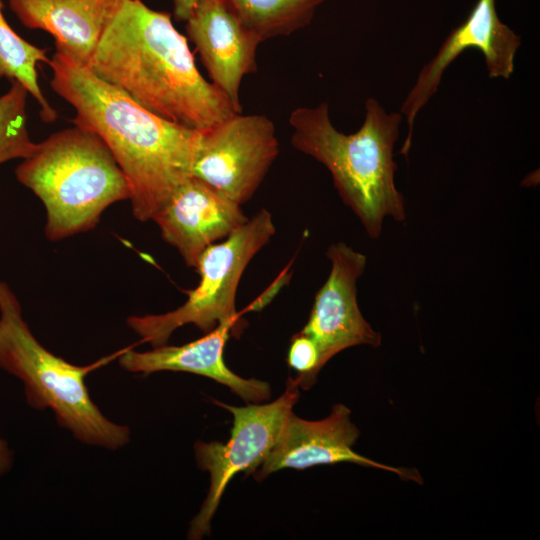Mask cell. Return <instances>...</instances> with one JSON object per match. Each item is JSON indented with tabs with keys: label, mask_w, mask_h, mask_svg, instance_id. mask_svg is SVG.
<instances>
[{
	"label": "cell",
	"mask_w": 540,
	"mask_h": 540,
	"mask_svg": "<svg viewBox=\"0 0 540 540\" xmlns=\"http://www.w3.org/2000/svg\"><path fill=\"white\" fill-rule=\"evenodd\" d=\"M49 64L50 85L75 110L74 125L96 133L124 173L132 214L152 220L192 176L202 131L148 111L61 49Z\"/></svg>",
	"instance_id": "cell-1"
},
{
	"label": "cell",
	"mask_w": 540,
	"mask_h": 540,
	"mask_svg": "<svg viewBox=\"0 0 540 540\" xmlns=\"http://www.w3.org/2000/svg\"><path fill=\"white\" fill-rule=\"evenodd\" d=\"M87 66L148 111L195 130L238 113L200 73L170 13L141 0H120Z\"/></svg>",
	"instance_id": "cell-2"
},
{
	"label": "cell",
	"mask_w": 540,
	"mask_h": 540,
	"mask_svg": "<svg viewBox=\"0 0 540 540\" xmlns=\"http://www.w3.org/2000/svg\"><path fill=\"white\" fill-rule=\"evenodd\" d=\"M402 118L375 98L365 101L364 121L352 134L334 127L327 102L296 108L289 116L291 144L328 169L343 203L371 239L380 236L387 217L406 218L404 197L395 185L394 146Z\"/></svg>",
	"instance_id": "cell-3"
},
{
	"label": "cell",
	"mask_w": 540,
	"mask_h": 540,
	"mask_svg": "<svg viewBox=\"0 0 540 540\" xmlns=\"http://www.w3.org/2000/svg\"><path fill=\"white\" fill-rule=\"evenodd\" d=\"M16 177L42 201L51 241L94 228L106 208L130 198L128 181L105 142L77 125L37 143Z\"/></svg>",
	"instance_id": "cell-4"
},
{
	"label": "cell",
	"mask_w": 540,
	"mask_h": 540,
	"mask_svg": "<svg viewBox=\"0 0 540 540\" xmlns=\"http://www.w3.org/2000/svg\"><path fill=\"white\" fill-rule=\"evenodd\" d=\"M122 351L86 366L53 354L32 334L17 297L0 280V368L23 382L32 408L53 411L58 424L85 444L116 450L130 441L129 427L110 421L93 402L85 383L90 372Z\"/></svg>",
	"instance_id": "cell-5"
},
{
	"label": "cell",
	"mask_w": 540,
	"mask_h": 540,
	"mask_svg": "<svg viewBox=\"0 0 540 540\" xmlns=\"http://www.w3.org/2000/svg\"><path fill=\"white\" fill-rule=\"evenodd\" d=\"M275 231L271 213L261 209L222 242L202 252L195 267L200 282L184 304L163 314L131 316L128 326L153 348L166 345L172 333L186 324L195 325L205 334L225 322L240 330L235 307L240 279Z\"/></svg>",
	"instance_id": "cell-6"
},
{
	"label": "cell",
	"mask_w": 540,
	"mask_h": 540,
	"mask_svg": "<svg viewBox=\"0 0 540 540\" xmlns=\"http://www.w3.org/2000/svg\"><path fill=\"white\" fill-rule=\"evenodd\" d=\"M299 398V385L288 377L283 394L266 404L231 406L213 403L232 413L231 437L226 443L197 441L194 446L197 466L210 475V488L199 513L191 521L189 539H201L210 532V522L226 486L239 472L252 473L274 446L283 424Z\"/></svg>",
	"instance_id": "cell-7"
},
{
	"label": "cell",
	"mask_w": 540,
	"mask_h": 540,
	"mask_svg": "<svg viewBox=\"0 0 540 540\" xmlns=\"http://www.w3.org/2000/svg\"><path fill=\"white\" fill-rule=\"evenodd\" d=\"M279 154L274 123L236 113L202 131L192 176L239 205L252 198Z\"/></svg>",
	"instance_id": "cell-8"
},
{
	"label": "cell",
	"mask_w": 540,
	"mask_h": 540,
	"mask_svg": "<svg viewBox=\"0 0 540 540\" xmlns=\"http://www.w3.org/2000/svg\"><path fill=\"white\" fill-rule=\"evenodd\" d=\"M520 46L521 37L501 21L495 0H477L467 18L450 31L437 53L422 67L404 99L400 113L406 118L408 132L399 153L408 155L418 113L437 92L444 72L461 53L478 49L489 78L509 79Z\"/></svg>",
	"instance_id": "cell-9"
},
{
	"label": "cell",
	"mask_w": 540,
	"mask_h": 540,
	"mask_svg": "<svg viewBox=\"0 0 540 540\" xmlns=\"http://www.w3.org/2000/svg\"><path fill=\"white\" fill-rule=\"evenodd\" d=\"M330 274L319 289L307 323L300 331L318 347L320 366L339 352L358 345L378 347L381 334L363 317L357 302V280L367 258L344 242L329 246Z\"/></svg>",
	"instance_id": "cell-10"
},
{
	"label": "cell",
	"mask_w": 540,
	"mask_h": 540,
	"mask_svg": "<svg viewBox=\"0 0 540 540\" xmlns=\"http://www.w3.org/2000/svg\"><path fill=\"white\" fill-rule=\"evenodd\" d=\"M359 435V429L351 421L350 409L343 404L334 405L331 414L318 421L302 419L291 411L274 446L252 474L261 481L285 468L306 469L351 462L386 470L403 480L423 484V478L416 469L392 467L356 453L353 446Z\"/></svg>",
	"instance_id": "cell-11"
},
{
	"label": "cell",
	"mask_w": 540,
	"mask_h": 540,
	"mask_svg": "<svg viewBox=\"0 0 540 540\" xmlns=\"http://www.w3.org/2000/svg\"><path fill=\"white\" fill-rule=\"evenodd\" d=\"M187 38L194 44L211 83L242 112L240 86L257 71L260 37L241 18L230 0H196L186 21Z\"/></svg>",
	"instance_id": "cell-12"
},
{
	"label": "cell",
	"mask_w": 540,
	"mask_h": 540,
	"mask_svg": "<svg viewBox=\"0 0 540 540\" xmlns=\"http://www.w3.org/2000/svg\"><path fill=\"white\" fill-rule=\"evenodd\" d=\"M164 241L173 246L189 267L202 252L227 238L248 221L240 205L191 176L154 214Z\"/></svg>",
	"instance_id": "cell-13"
},
{
	"label": "cell",
	"mask_w": 540,
	"mask_h": 540,
	"mask_svg": "<svg viewBox=\"0 0 540 540\" xmlns=\"http://www.w3.org/2000/svg\"><path fill=\"white\" fill-rule=\"evenodd\" d=\"M232 333L238 335L239 330L235 324L225 322L202 338L181 346L163 345L145 352L128 347L118 357L119 364L126 371L144 376L159 371L197 374L227 386L248 403H262L271 397L269 383L242 378L224 362V347Z\"/></svg>",
	"instance_id": "cell-14"
},
{
	"label": "cell",
	"mask_w": 540,
	"mask_h": 540,
	"mask_svg": "<svg viewBox=\"0 0 540 540\" xmlns=\"http://www.w3.org/2000/svg\"><path fill=\"white\" fill-rule=\"evenodd\" d=\"M120 0H9L19 20L55 38L56 48L88 65Z\"/></svg>",
	"instance_id": "cell-15"
},
{
	"label": "cell",
	"mask_w": 540,
	"mask_h": 540,
	"mask_svg": "<svg viewBox=\"0 0 540 540\" xmlns=\"http://www.w3.org/2000/svg\"><path fill=\"white\" fill-rule=\"evenodd\" d=\"M45 49L20 37L7 23L0 1V78L20 83L38 103L45 123L57 118V112L44 96L38 80L39 63H49Z\"/></svg>",
	"instance_id": "cell-16"
},
{
	"label": "cell",
	"mask_w": 540,
	"mask_h": 540,
	"mask_svg": "<svg viewBox=\"0 0 540 540\" xmlns=\"http://www.w3.org/2000/svg\"><path fill=\"white\" fill-rule=\"evenodd\" d=\"M262 41L289 36L309 25L326 0H230Z\"/></svg>",
	"instance_id": "cell-17"
},
{
	"label": "cell",
	"mask_w": 540,
	"mask_h": 540,
	"mask_svg": "<svg viewBox=\"0 0 540 540\" xmlns=\"http://www.w3.org/2000/svg\"><path fill=\"white\" fill-rule=\"evenodd\" d=\"M9 90L0 96V164L24 159L35 149L27 127V90L12 81Z\"/></svg>",
	"instance_id": "cell-18"
},
{
	"label": "cell",
	"mask_w": 540,
	"mask_h": 540,
	"mask_svg": "<svg viewBox=\"0 0 540 540\" xmlns=\"http://www.w3.org/2000/svg\"><path fill=\"white\" fill-rule=\"evenodd\" d=\"M288 364L297 372L299 387L307 390L316 382L320 370V353L315 342L299 332L291 340L288 352Z\"/></svg>",
	"instance_id": "cell-19"
},
{
	"label": "cell",
	"mask_w": 540,
	"mask_h": 540,
	"mask_svg": "<svg viewBox=\"0 0 540 540\" xmlns=\"http://www.w3.org/2000/svg\"><path fill=\"white\" fill-rule=\"evenodd\" d=\"M173 16L178 21H187L193 13L196 0H172Z\"/></svg>",
	"instance_id": "cell-20"
},
{
	"label": "cell",
	"mask_w": 540,
	"mask_h": 540,
	"mask_svg": "<svg viewBox=\"0 0 540 540\" xmlns=\"http://www.w3.org/2000/svg\"><path fill=\"white\" fill-rule=\"evenodd\" d=\"M11 463L12 456L7 443L0 437V475L10 468Z\"/></svg>",
	"instance_id": "cell-21"
}]
</instances>
